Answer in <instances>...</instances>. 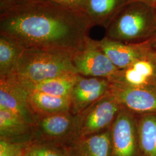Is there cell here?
Here are the masks:
<instances>
[{
    "label": "cell",
    "mask_w": 156,
    "mask_h": 156,
    "mask_svg": "<svg viewBox=\"0 0 156 156\" xmlns=\"http://www.w3.org/2000/svg\"><path fill=\"white\" fill-rule=\"evenodd\" d=\"M73 66L79 75L110 80L118 69L101 50L96 40L89 38L83 46L73 53Z\"/></svg>",
    "instance_id": "cell-6"
},
{
    "label": "cell",
    "mask_w": 156,
    "mask_h": 156,
    "mask_svg": "<svg viewBox=\"0 0 156 156\" xmlns=\"http://www.w3.org/2000/svg\"><path fill=\"white\" fill-rule=\"evenodd\" d=\"M24 50L16 40L0 33V78L16 75L19 61Z\"/></svg>",
    "instance_id": "cell-16"
},
{
    "label": "cell",
    "mask_w": 156,
    "mask_h": 156,
    "mask_svg": "<svg viewBox=\"0 0 156 156\" xmlns=\"http://www.w3.org/2000/svg\"><path fill=\"white\" fill-rule=\"evenodd\" d=\"M27 91L29 104L35 116L71 112L69 98L56 97L33 90Z\"/></svg>",
    "instance_id": "cell-14"
},
{
    "label": "cell",
    "mask_w": 156,
    "mask_h": 156,
    "mask_svg": "<svg viewBox=\"0 0 156 156\" xmlns=\"http://www.w3.org/2000/svg\"><path fill=\"white\" fill-rule=\"evenodd\" d=\"M62 146L68 156H112L110 128L97 134L79 137Z\"/></svg>",
    "instance_id": "cell-12"
},
{
    "label": "cell",
    "mask_w": 156,
    "mask_h": 156,
    "mask_svg": "<svg viewBox=\"0 0 156 156\" xmlns=\"http://www.w3.org/2000/svg\"><path fill=\"white\" fill-rule=\"evenodd\" d=\"M96 41L101 50L119 69L129 67L135 62L148 57L151 50L147 42L128 44L105 36Z\"/></svg>",
    "instance_id": "cell-11"
},
{
    "label": "cell",
    "mask_w": 156,
    "mask_h": 156,
    "mask_svg": "<svg viewBox=\"0 0 156 156\" xmlns=\"http://www.w3.org/2000/svg\"><path fill=\"white\" fill-rule=\"evenodd\" d=\"M122 108L109 92L76 115V138L97 134L109 129Z\"/></svg>",
    "instance_id": "cell-4"
},
{
    "label": "cell",
    "mask_w": 156,
    "mask_h": 156,
    "mask_svg": "<svg viewBox=\"0 0 156 156\" xmlns=\"http://www.w3.org/2000/svg\"><path fill=\"white\" fill-rule=\"evenodd\" d=\"M88 0H45L51 4L73 11L83 12Z\"/></svg>",
    "instance_id": "cell-21"
},
{
    "label": "cell",
    "mask_w": 156,
    "mask_h": 156,
    "mask_svg": "<svg viewBox=\"0 0 156 156\" xmlns=\"http://www.w3.org/2000/svg\"><path fill=\"white\" fill-rule=\"evenodd\" d=\"M30 144L0 139V156H24Z\"/></svg>",
    "instance_id": "cell-20"
},
{
    "label": "cell",
    "mask_w": 156,
    "mask_h": 156,
    "mask_svg": "<svg viewBox=\"0 0 156 156\" xmlns=\"http://www.w3.org/2000/svg\"><path fill=\"white\" fill-rule=\"evenodd\" d=\"M140 156H156V116L147 115L138 125Z\"/></svg>",
    "instance_id": "cell-18"
},
{
    "label": "cell",
    "mask_w": 156,
    "mask_h": 156,
    "mask_svg": "<svg viewBox=\"0 0 156 156\" xmlns=\"http://www.w3.org/2000/svg\"><path fill=\"white\" fill-rule=\"evenodd\" d=\"M24 156H35L34 154L33 153H32L31 151H30L27 150V151L26 152V153L25 154V155Z\"/></svg>",
    "instance_id": "cell-26"
},
{
    "label": "cell",
    "mask_w": 156,
    "mask_h": 156,
    "mask_svg": "<svg viewBox=\"0 0 156 156\" xmlns=\"http://www.w3.org/2000/svg\"><path fill=\"white\" fill-rule=\"evenodd\" d=\"M110 93L121 106L137 113L156 112V90L111 82Z\"/></svg>",
    "instance_id": "cell-10"
},
{
    "label": "cell",
    "mask_w": 156,
    "mask_h": 156,
    "mask_svg": "<svg viewBox=\"0 0 156 156\" xmlns=\"http://www.w3.org/2000/svg\"><path fill=\"white\" fill-rule=\"evenodd\" d=\"M34 134V127L11 112L0 108V139L31 144Z\"/></svg>",
    "instance_id": "cell-13"
},
{
    "label": "cell",
    "mask_w": 156,
    "mask_h": 156,
    "mask_svg": "<svg viewBox=\"0 0 156 156\" xmlns=\"http://www.w3.org/2000/svg\"><path fill=\"white\" fill-rule=\"evenodd\" d=\"M149 57L154 66L155 69H156V50H153L151 49L149 55Z\"/></svg>",
    "instance_id": "cell-23"
},
{
    "label": "cell",
    "mask_w": 156,
    "mask_h": 156,
    "mask_svg": "<svg viewBox=\"0 0 156 156\" xmlns=\"http://www.w3.org/2000/svg\"><path fill=\"white\" fill-rule=\"evenodd\" d=\"M73 54L56 49H24L18 63L17 76L21 83L29 84L78 73L73 64Z\"/></svg>",
    "instance_id": "cell-3"
},
{
    "label": "cell",
    "mask_w": 156,
    "mask_h": 156,
    "mask_svg": "<svg viewBox=\"0 0 156 156\" xmlns=\"http://www.w3.org/2000/svg\"><path fill=\"white\" fill-rule=\"evenodd\" d=\"M0 108L11 112L33 127L37 124L29 104L28 91L16 75L0 78Z\"/></svg>",
    "instance_id": "cell-8"
},
{
    "label": "cell",
    "mask_w": 156,
    "mask_h": 156,
    "mask_svg": "<svg viewBox=\"0 0 156 156\" xmlns=\"http://www.w3.org/2000/svg\"><path fill=\"white\" fill-rule=\"evenodd\" d=\"M28 149L35 156H68L62 146L54 144L34 142Z\"/></svg>",
    "instance_id": "cell-19"
},
{
    "label": "cell",
    "mask_w": 156,
    "mask_h": 156,
    "mask_svg": "<svg viewBox=\"0 0 156 156\" xmlns=\"http://www.w3.org/2000/svg\"><path fill=\"white\" fill-rule=\"evenodd\" d=\"M110 131L112 156H140L138 127L131 112L122 108Z\"/></svg>",
    "instance_id": "cell-7"
},
{
    "label": "cell",
    "mask_w": 156,
    "mask_h": 156,
    "mask_svg": "<svg viewBox=\"0 0 156 156\" xmlns=\"http://www.w3.org/2000/svg\"><path fill=\"white\" fill-rule=\"evenodd\" d=\"M131 0H88L84 13L94 26L107 28L119 11Z\"/></svg>",
    "instance_id": "cell-15"
},
{
    "label": "cell",
    "mask_w": 156,
    "mask_h": 156,
    "mask_svg": "<svg viewBox=\"0 0 156 156\" xmlns=\"http://www.w3.org/2000/svg\"><path fill=\"white\" fill-rule=\"evenodd\" d=\"M32 1H42V2H45V0H30Z\"/></svg>",
    "instance_id": "cell-27"
},
{
    "label": "cell",
    "mask_w": 156,
    "mask_h": 156,
    "mask_svg": "<svg viewBox=\"0 0 156 156\" xmlns=\"http://www.w3.org/2000/svg\"><path fill=\"white\" fill-rule=\"evenodd\" d=\"M139 1H142L150 5L153 6L154 7V6L156 5V0H139Z\"/></svg>",
    "instance_id": "cell-25"
},
{
    "label": "cell",
    "mask_w": 156,
    "mask_h": 156,
    "mask_svg": "<svg viewBox=\"0 0 156 156\" xmlns=\"http://www.w3.org/2000/svg\"><path fill=\"white\" fill-rule=\"evenodd\" d=\"M154 8H155V10H156V5L154 6Z\"/></svg>",
    "instance_id": "cell-28"
},
{
    "label": "cell",
    "mask_w": 156,
    "mask_h": 156,
    "mask_svg": "<svg viewBox=\"0 0 156 156\" xmlns=\"http://www.w3.org/2000/svg\"><path fill=\"white\" fill-rule=\"evenodd\" d=\"M29 0H0V12L1 13L9 11Z\"/></svg>",
    "instance_id": "cell-22"
},
{
    "label": "cell",
    "mask_w": 156,
    "mask_h": 156,
    "mask_svg": "<svg viewBox=\"0 0 156 156\" xmlns=\"http://www.w3.org/2000/svg\"><path fill=\"white\" fill-rule=\"evenodd\" d=\"M106 29L105 37L128 44H140L156 37L154 6L131 0L119 11Z\"/></svg>",
    "instance_id": "cell-2"
},
{
    "label": "cell",
    "mask_w": 156,
    "mask_h": 156,
    "mask_svg": "<svg viewBox=\"0 0 156 156\" xmlns=\"http://www.w3.org/2000/svg\"><path fill=\"white\" fill-rule=\"evenodd\" d=\"M148 44L149 45L151 49L153 50H156V37L151 39V41L147 42Z\"/></svg>",
    "instance_id": "cell-24"
},
{
    "label": "cell",
    "mask_w": 156,
    "mask_h": 156,
    "mask_svg": "<svg viewBox=\"0 0 156 156\" xmlns=\"http://www.w3.org/2000/svg\"><path fill=\"white\" fill-rule=\"evenodd\" d=\"M111 82L106 78L86 77L78 75L70 95L71 111L77 115L107 94Z\"/></svg>",
    "instance_id": "cell-9"
},
{
    "label": "cell",
    "mask_w": 156,
    "mask_h": 156,
    "mask_svg": "<svg viewBox=\"0 0 156 156\" xmlns=\"http://www.w3.org/2000/svg\"><path fill=\"white\" fill-rule=\"evenodd\" d=\"M33 142L66 145L76 139V116L71 112L35 116Z\"/></svg>",
    "instance_id": "cell-5"
},
{
    "label": "cell",
    "mask_w": 156,
    "mask_h": 156,
    "mask_svg": "<svg viewBox=\"0 0 156 156\" xmlns=\"http://www.w3.org/2000/svg\"><path fill=\"white\" fill-rule=\"evenodd\" d=\"M78 75V73L68 74L43 80L36 83H22L26 89L29 90L37 91L56 97L70 98V95L77 80Z\"/></svg>",
    "instance_id": "cell-17"
},
{
    "label": "cell",
    "mask_w": 156,
    "mask_h": 156,
    "mask_svg": "<svg viewBox=\"0 0 156 156\" xmlns=\"http://www.w3.org/2000/svg\"><path fill=\"white\" fill-rule=\"evenodd\" d=\"M94 26L83 12L48 2L28 1L0 14V33L24 49L46 48L73 53L81 49Z\"/></svg>",
    "instance_id": "cell-1"
}]
</instances>
